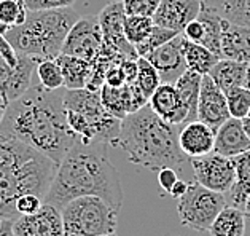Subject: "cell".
Segmentation results:
<instances>
[{"label":"cell","instance_id":"1","mask_svg":"<svg viewBox=\"0 0 250 236\" xmlns=\"http://www.w3.org/2000/svg\"><path fill=\"white\" fill-rule=\"evenodd\" d=\"M62 88L46 89L32 85L7 106L0 137L16 139L39 150L59 165L78 137L67 122Z\"/></svg>","mask_w":250,"mask_h":236},{"label":"cell","instance_id":"2","mask_svg":"<svg viewBox=\"0 0 250 236\" xmlns=\"http://www.w3.org/2000/svg\"><path fill=\"white\" fill-rule=\"evenodd\" d=\"M88 195L105 199L118 213L125 201L120 172L108 158L107 144L78 139L58 165L43 203L62 209L70 199Z\"/></svg>","mask_w":250,"mask_h":236},{"label":"cell","instance_id":"3","mask_svg":"<svg viewBox=\"0 0 250 236\" xmlns=\"http://www.w3.org/2000/svg\"><path fill=\"white\" fill-rule=\"evenodd\" d=\"M126 153L134 166L160 171L182 166L188 156L179 145L177 125H170L147 104L121 120L120 134L112 144Z\"/></svg>","mask_w":250,"mask_h":236},{"label":"cell","instance_id":"4","mask_svg":"<svg viewBox=\"0 0 250 236\" xmlns=\"http://www.w3.org/2000/svg\"><path fill=\"white\" fill-rule=\"evenodd\" d=\"M56 169V163L30 145L0 137V217H20L16 199L21 195L34 193L43 199Z\"/></svg>","mask_w":250,"mask_h":236},{"label":"cell","instance_id":"5","mask_svg":"<svg viewBox=\"0 0 250 236\" xmlns=\"http://www.w3.org/2000/svg\"><path fill=\"white\" fill-rule=\"evenodd\" d=\"M77 20V11L72 7L29 11L26 21L11 27L5 37L18 53L32 58L35 63L56 59Z\"/></svg>","mask_w":250,"mask_h":236},{"label":"cell","instance_id":"6","mask_svg":"<svg viewBox=\"0 0 250 236\" xmlns=\"http://www.w3.org/2000/svg\"><path fill=\"white\" fill-rule=\"evenodd\" d=\"M64 106L70 129L82 142L113 144L118 137L121 120L104 107L101 91L65 88Z\"/></svg>","mask_w":250,"mask_h":236},{"label":"cell","instance_id":"7","mask_svg":"<svg viewBox=\"0 0 250 236\" xmlns=\"http://www.w3.org/2000/svg\"><path fill=\"white\" fill-rule=\"evenodd\" d=\"M65 236H102L117 233L118 211L99 196H78L61 209Z\"/></svg>","mask_w":250,"mask_h":236},{"label":"cell","instance_id":"8","mask_svg":"<svg viewBox=\"0 0 250 236\" xmlns=\"http://www.w3.org/2000/svg\"><path fill=\"white\" fill-rule=\"evenodd\" d=\"M227 206L223 193L206 189L199 182H191L188 190L177 199V214L184 227L196 232H209L213 220Z\"/></svg>","mask_w":250,"mask_h":236},{"label":"cell","instance_id":"9","mask_svg":"<svg viewBox=\"0 0 250 236\" xmlns=\"http://www.w3.org/2000/svg\"><path fill=\"white\" fill-rule=\"evenodd\" d=\"M194 180L218 193H228L236 180V168L233 158L210 152L203 156L190 158Z\"/></svg>","mask_w":250,"mask_h":236},{"label":"cell","instance_id":"10","mask_svg":"<svg viewBox=\"0 0 250 236\" xmlns=\"http://www.w3.org/2000/svg\"><path fill=\"white\" fill-rule=\"evenodd\" d=\"M102 43L104 40L99 21L93 18H80L70 27L61 53L93 63L101 51Z\"/></svg>","mask_w":250,"mask_h":236},{"label":"cell","instance_id":"11","mask_svg":"<svg viewBox=\"0 0 250 236\" xmlns=\"http://www.w3.org/2000/svg\"><path fill=\"white\" fill-rule=\"evenodd\" d=\"M125 20H126V11L123 7V0L121 2H112L104 8L97 21H99L101 32L104 45H108L113 50L126 54L127 58L137 59L139 54L136 53V48L126 40L125 35Z\"/></svg>","mask_w":250,"mask_h":236},{"label":"cell","instance_id":"12","mask_svg":"<svg viewBox=\"0 0 250 236\" xmlns=\"http://www.w3.org/2000/svg\"><path fill=\"white\" fill-rule=\"evenodd\" d=\"M13 236H65L61 209L43 203L37 213L20 215L13 222Z\"/></svg>","mask_w":250,"mask_h":236},{"label":"cell","instance_id":"13","mask_svg":"<svg viewBox=\"0 0 250 236\" xmlns=\"http://www.w3.org/2000/svg\"><path fill=\"white\" fill-rule=\"evenodd\" d=\"M20 54V61L16 67L5 61L0 56V96L10 104L11 101L20 98L27 89L32 86V77L37 63L26 54Z\"/></svg>","mask_w":250,"mask_h":236},{"label":"cell","instance_id":"14","mask_svg":"<svg viewBox=\"0 0 250 236\" xmlns=\"http://www.w3.org/2000/svg\"><path fill=\"white\" fill-rule=\"evenodd\" d=\"M229 117L231 115L227 96L217 86L209 74L203 75L198 101V120L204 122L217 131Z\"/></svg>","mask_w":250,"mask_h":236},{"label":"cell","instance_id":"15","mask_svg":"<svg viewBox=\"0 0 250 236\" xmlns=\"http://www.w3.org/2000/svg\"><path fill=\"white\" fill-rule=\"evenodd\" d=\"M182 42H184V34H179L172 40H169L167 43L161 45L155 51L144 56L158 70V74L161 77V83L174 85L179 80V77L188 69L184 50H182Z\"/></svg>","mask_w":250,"mask_h":236},{"label":"cell","instance_id":"16","mask_svg":"<svg viewBox=\"0 0 250 236\" xmlns=\"http://www.w3.org/2000/svg\"><path fill=\"white\" fill-rule=\"evenodd\" d=\"M203 0H161L153 15L155 24L182 34L188 22L196 20Z\"/></svg>","mask_w":250,"mask_h":236},{"label":"cell","instance_id":"17","mask_svg":"<svg viewBox=\"0 0 250 236\" xmlns=\"http://www.w3.org/2000/svg\"><path fill=\"white\" fill-rule=\"evenodd\" d=\"M148 106L156 115H160L163 120H166L170 125H184L188 118V107L182 101L175 85L161 83L155 89V93L150 96Z\"/></svg>","mask_w":250,"mask_h":236},{"label":"cell","instance_id":"18","mask_svg":"<svg viewBox=\"0 0 250 236\" xmlns=\"http://www.w3.org/2000/svg\"><path fill=\"white\" fill-rule=\"evenodd\" d=\"M179 145L188 158H196L213 152L215 129L201 120L185 123L179 131Z\"/></svg>","mask_w":250,"mask_h":236},{"label":"cell","instance_id":"19","mask_svg":"<svg viewBox=\"0 0 250 236\" xmlns=\"http://www.w3.org/2000/svg\"><path fill=\"white\" fill-rule=\"evenodd\" d=\"M249 149H250V139L246 129H244L241 118L229 117L215 131L213 152L228 156V158H234V156L247 152Z\"/></svg>","mask_w":250,"mask_h":236},{"label":"cell","instance_id":"20","mask_svg":"<svg viewBox=\"0 0 250 236\" xmlns=\"http://www.w3.org/2000/svg\"><path fill=\"white\" fill-rule=\"evenodd\" d=\"M222 58L250 64V26L231 22L223 18Z\"/></svg>","mask_w":250,"mask_h":236},{"label":"cell","instance_id":"21","mask_svg":"<svg viewBox=\"0 0 250 236\" xmlns=\"http://www.w3.org/2000/svg\"><path fill=\"white\" fill-rule=\"evenodd\" d=\"M64 77V88L67 89H83L88 88L91 75H93V64L82 58L69 56L61 53L56 58Z\"/></svg>","mask_w":250,"mask_h":236},{"label":"cell","instance_id":"22","mask_svg":"<svg viewBox=\"0 0 250 236\" xmlns=\"http://www.w3.org/2000/svg\"><path fill=\"white\" fill-rule=\"evenodd\" d=\"M209 75L223 93L229 91L236 86H246L247 77V64L234 61V59L220 58L213 65Z\"/></svg>","mask_w":250,"mask_h":236},{"label":"cell","instance_id":"23","mask_svg":"<svg viewBox=\"0 0 250 236\" xmlns=\"http://www.w3.org/2000/svg\"><path fill=\"white\" fill-rule=\"evenodd\" d=\"M236 168V180L229 189L231 206H236L244 211L247 198L250 196V149L247 152L237 155L233 158Z\"/></svg>","mask_w":250,"mask_h":236},{"label":"cell","instance_id":"24","mask_svg":"<svg viewBox=\"0 0 250 236\" xmlns=\"http://www.w3.org/2000/svg\"><path fill=\"white\" fill-rule=\"evenodd\" d=\"M198 20L204 27V39L203 43L206 48H209L212 53L218 54L222 58V31H223V18L217 13L215 10L210 8L209 5H201Z\"/></svg>","mask_w":250,"mask_h":236},{"label":"cell","instance_id":"25","mask_svg":"<svg viewBox=\"0 0 250 236\" xmlns=\"http://www.w3.org/2000/svg\"><path fill=\"white\" fill-rule=\"evenodd\" d=\"M210 236H244L246 214L236 206H225L209 228Z\"/></svg>","mask_w":250,"mask_h":236},{"label":"cell","instance_id":"26","mask_svg":"<svg viewBox=\"0 0 250 236\" xmlns=\"http://www.w3.org/2000/svg\"><path fill=\"white\" fill-rule=\"evenodd\" d=\"M201 82H203V75L198 72L187 69L184 74L179 77L174 85L179 91L182 101L185 102L188 107V118L187 123L198 120V101H199V91H201Z\"/></svg>","mask_w":250,"mask_h":236},{"label":"cell","instance_id":"27","mask_svg":"<svg viewBox=\"0 0 250 236\" xmlns=\"http://www.w3.org/2000/svg\"><path fill=\"white\" fill-rule=\"evenodd\" d=\"M182 50H184L187 67L190 70L198 72L201 75L209 74L213 65H215L218 63V59H220V56L215 53H212L209 48L185 39V35H184V42H182Z\"/></svg>","mask_w":250,"mask_h":236},{"label":"cell","instance_id":"28","mask_svg":"<svg viewBox=\"0 0 250 236\" xmlns=\"http://www.w3.org/2000/svg\"><path fill=\"white\" fill-rule=\"evenodd\" d=\"M225 20L247 26L250 18V0H203Z\"/></svg>","mask_w":250,"mask_h":236},{"label":"cell","instance_id":"29","mask_svg":"<svg viewBox=\"0 0 250 236\" xmlns=\"http://www.w3.org/2000/svg\"><path fill=\"white\" fill-rule=\"evenodd\" d=\"M155 26V21L151 16H136V15H126L125 20V35L126 40L131 45H139L148 37L151 29Z\"/></svg>","mask_w":250,"mask_h":236},{"label":"cell","instance_id":"30","mask_svg":"<svg viewBox=\"0 0 250 236\" xmlns=\"http://www.w3.org/2000/svg\"><path fill=\"white\" fill-rule=\"evenodd\" d=\"M137 78H136V85L140 88L147 98L150 99V96L155 93V89L161 85V77L158 74V70L153 67L147 58L139 56L137 58Z\"/></svg>","mask_w":250,"mask_h":236},{"label":"cell","instance_id":"31","mask_svg":"<svg viewBox=\"0 0 250 236\" xmlns=\"http://www.w3.org/2000/svg\"><path fill=\"white\" fill-rule=\"evenodd\" d=\"M40 85L46 89H59L64 86V77L56 59H46V61L37 63L35 67Z\"/></svg>","mask_w":250,"mask_h":236},{"label":"cell","instance_id":"32","mask_svg":"<svg viewBox=\"0 0 250 236\" xmlns=\"http://www.w3.org/2000/svg\"><path fill=\"white\" fill-rule=\"evenodd\" d=\"M175 35H179V32H174V31H170V29L161 27V26H158V24H155L148 37L144 42H140V43L134 48H136V53L139 56H147L148 53L155 51L156 48H160L161 45L167 43L169 40H172Z\"/></svg>","mask_w":250,"mask_h":236},{"label":"cell","instance_id":"33","mask_svg":"<svg viewBox=\"0 0 250 236\" xmlns=\"http://www.w3.org/2000/svg\"><path fill=\"white\" fill-rule=\"evenodd\" d=\"M229 108V115L234 118H246L250 110V89L246 86H236L225 93Z\"/></svg>","mask_w":250,"mask_h":236},{"label":"cell","instance_id":"34","mask_svg":"<svg viewBox=\"0 0 250 236\" xmlns=\"http://www.w3.org/2000/svg\"><path fill=\"white\" fill-rule=\"evenodd\" d=\"M29 10L22 0H0V22L7 26H20L26 21Z\"/></svg>","mask_w":250,"mask_h":236},{"label":"cell","instance_id":"35","mask_svg":"<svg viewBox=\"0 0 250 236\" xmlns=\"http://www.w3.org/2000/svg\"><path fill=\"white\" fill-rule=\"evenodd\" d=\"M161 0H123L126 15L136 16H151L156 13Z\"/></svg>","mask_w":250,"mask_h":236},{"label":"cell","instance_id":"36","mask_svg":"<svg viewBox=\"0 0 250 236\" xmlns=\"http://www.w3.org/2000/svg\"><path fill=\"white\" fill-rule=\"evenodd\" d=\"M42 206H43V199L34 193H26V195L18 196L16 199V211L20 215L37 213Z\"/></svg>","mask_w":250,"mask_h":236},{"label":"cell","instance_id":"37","mask_svg":"<svg viewBox=\"0 0 250 236\" xmlns=\"http://www.w3.org/2000/svg\"><path fill=\"white\" fill-rule=\"evenodd\" d=\"M29 11H40V10H56L72 7L77 0H22Z\"/></svg>","mask_w":250,"mask_h":236},{"label":"cell","instance_id":"38","mask_svg":"<svg viewBox=\"0 0 250 236\" xmlns=\"http://www.w3.org/2000/svg\"><path fill=\"white\" fill-rule=\"evenodd\" d=\"M0 56H2L11 67H16L18 61H20V54L15 50V46L11 45L10 40L2 34H0Z\"/></svg>","mask_w":250,"mask_h":236},{"label":"cell","instance_id":"39","mask_svg":"<svg viewBox=\"0 0 250 236\" xmlns=\"http://www.w3.org/2000/svg\"><path fill=\"white\" fill-rule=\"evenodd\" d=\"M185 35V39L194 42V43H203V39H204V27L203 24H201V21L198 20H193L191 22L187 24V27L184 29V32H182Z\"/></svg>","mask_w":250,"mask_h":236},{"label":"cell","instance_id":"40","mask_svg":"<svg viewBox=\"0 0 250 236\" xmlns=\"http://www.w3.org/2000/svg\"><path fill=\"white\" fill-rule=\"evenodd\" d=\"M177 180H179V175H177V171L174 168H163L158 171V182H160L164 192L169 193Z\"/></svg>","mask_w":250,"mask_h":236},{"label":"cell","instance_id":"41","mask_svg":"<svg viewBox=\"0 0 250 236\" xmlns=\"http://www.w3.org/2000/svg\"><path fill=\"white\" fill-rule=\"evenodd\" d=\"M188 187H190V182H187V180H182V179H179L177 182L174 184V187L170 189V192H169V195L172 196L174 199H179L184 193L188 190Z\"/></svg>","mask_w":250,"mask_h":236},{"label":"cell","instance_id":"42","mask_svg":"<svg viewBox=\"0 0 250 236\" xmlns=\"http://www.w3.org/2000/svg\"><path fill=\"white\" fill-rule=\"evenodd\" d=\"M13 222L15 220L3 219L2 227H0V236H13Z\"/></svg>","mask_w":250,"mask_h":236},{"label":"cell","instance_id":"43","mask_svg":"<svg viewBox=\"0 0 250 236\" xmlns=\"http://www.w3.org/2000/svg\"><path fill=\"white\" fill-rule=\"evenodd\" d=\"M7 106H8V102L5 101L2 96H0V123H2V120H3V115H5V110H7Z\"/></svg>","mask_w":250,"mask_h":236},{"label":"cell","instance_id":"44","mask_svg":"<svg viewBox=\"0 0 250 236\" xmlns=\"http://www.w3.org/2000/svg\"><path fill=\"white\" fill-rule=\"evenodd\" d=\"M242 125H244V129H246L247 136H249V139H250V118H249V117L242 118Z\"/></svg>","mask_w":250,"mask_h":236},{"label":"cell","instance_id":"45","mask_svg":"<svg viewBox=\"0 0 250 236\" xmlns=\"http://www.w3.org/2000/svg\"><path fill=\"white\" fill-rule=\"evenodd\" d=\"M244 214H246V219L250 220V196L247 198L246 206H244Z\"/></svg>","mask_w":250,"mask_h":236},{"label":"cell","instance_id":"46","mask_svg":"<svg viewBox=\"0 0 250 236\" xmlns=\"http://www.w3.org/2000/svg\"><path fill=\"white\" fill-rule=\"evenodd\" d=\"M246 88L250 89V64H247V77H246Z\"/></svg>","mask_w":250,"mask_h":236},{"label":"cell","instance_id":"47","mask_svg":"<svg viewBox=\"0 0 250 236\" xmlns=\"http://www.w3.org/2000/svg\"><path fill=\"white\" fill-rule=\"evenodd\" d=\"M102 236H117V233H110V235H102Z\"/></svg>","mask_w":250,"mask_h":236},{"label":"cell","instance_id":"48","mask_svg":"<svg viewBox=\"0 0 250 236\" xmlns=\"http://www.w3.org/2000/svg\"><path fill=\"white\" fill-rule=\"evenodd\" d=\"M2 223H3V219H2V217H0V227H2Z\"/></svg>","mask_w":250,"mask_h":236},{"label":"cell","instance_id":"49","mask_svg":"<svg viewBox=\"0 0 250 236\" xmlns=\"http://www.w3.org/2000/svg\"><path fill=\"white\" fill-rule=\"evenodd\" d=\"M247 117H249V118H250V110H249V115H247Z\"/></svg>","mask_w":250,"mask_h":236}]
</instances>
